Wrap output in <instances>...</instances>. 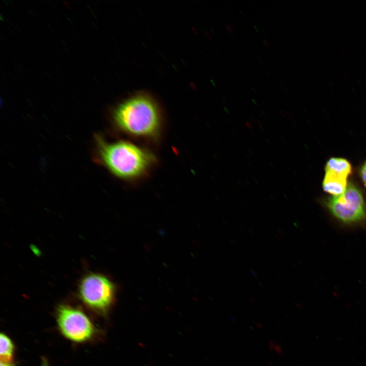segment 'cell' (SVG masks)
<instances>
[{
    "label": "cell",
    "instance_id": "11",
    "mask_svg": "<svg viewBox=\"0 0 366 366\" xmlns=\"http://www.w3.org/2000/svg\"><path fill=\"white\" fill-rule=\"evenodd\" d=\"M226 27L230 33H233L232 27L231 25H230L229 24H227Z\"/></svg>",
    "mask_w": 366,
    "mask_h": 366
},
{
    "label": "cell",
    "instance_id": "7",
    "mask_svg": "<svg viewBox=\"0 0 366 366\" xmlns=\"http://www.w3.org/2000/svg\"><path fill=\"white\" fill-rule=\"evenodd\" d=\"M325 172H331L348 178L352 172V167L347 160L333 157L330 158L326 162Z\"/></svg>",
    "mask_w": 366,
    "mask_h": 366
},
{
    "label": "cell",
    "instance_id": "8",
    "mask_svg": "<svg viewBox=\"0 0 366 366\" xmlns=\"http://www.w3.org/2000/svg\"><path fill=\"white\" fill-rule=\"evenodd\" d=\"M1 360L10 362L13 357L14 345L11 339L5 334L0 336Z\"/></svg>",
    "mask_w": 366,
    "mask_h": 366
},
{
    "label": "cell",
    "instance_id": "10",
    "mask_svg": "<svg viewBox=\"0 0 366 366\" xmlns=\"http://www.w3.org/2000/svg\"><path fill=\"white\" fill-rule=\"evenodd\" d=\"M0 366H13V365L10 363V362H7V361L1 360Z\"/></svg>",
    "mask_w": 366,
    "mask_h": 366
},
{
    "label": "cell",
    "instance_id": "3",
    "mask_svg": "<svg viewBox=\"0 0 366 366\" xmlns=\"http://www.w3.org/2000/svg\"><path fill=\"white\" fill-rule=\"evenodd\" d=\"M115 293L114 284L106 276L96 273L85 275L78 286V294L89 308L105 313L112 304Z\"/></svg>",
    "mask_w": 366,
    "mask_h": 366
},
{
    "label": "cell",
    "instance_id": "5",
    "mask_svg": "<svg viewBox=\"0 0 366 366\" xmlns=\"http://www.w3.org/2000/svg\"><path fill=\"white\" fill-rule=\"evenodd\" d=\"M56 319L62 334L72 341L84 342L91 339L95 333V327L91 320L77 308L59 306L57 309Z\"/></svg>",
    "mask_w": 366,
    "mask_h": 366
},
{
    "label": "cell",
    "instance_id": "2",
    "mask_svg": "<svg viewBox=\"0 0 366 366\" xmlns=\"http://www.w3.org/2000/svg\"><path fill=\"white\" fill-rule=\"evenodd\" d=\"M96 138L101 163L123 180L134 181L143 177L157 163L152 152L130 141L120 140L110 142L99 136Z\"/></svg>",
    "mask_w": 366,
    "mask_h": 366
},
{
    "label": "cell",
    "instance_id": "6",
    "mask_svg": "<svg viewBox=\"0 0 366 366\" xmlns=\"http://www.w3.org/2000/svg\"><path fill=\"white\" fill-rule=\"evenodd\" d=\"M347 186V178L325 172L322 182V187L325 192L333 196H339L345 191Z\"/></svg>",
    "mask_w": 366,
    "mask_h": 366
},
{
    "label": "cell",
    "instance_id": "4",
    "mask_svg": "<svg viewBox=\"0 0 366 366\" xmlns=\"http://www.w3.org/2000/svg\"><path fill=\"white\" fill-rule=\"evenodd\" d=\"M326 206L337 219L347 224L359 223L366 216V205L363 195L353 184H348L342 194L327 199Z\"/></svg>",
    "mask_w": 366,
    "mask_h": 366
},
{
    "label": "cell",
    "instance_id": "12",
    "mask_svg": "<svg viewBox=\"0 0 366 366\" xmlns=\"http://www.w3.org/2000/svg\"><path fill=\"white\" fill-rule=\"evenodd\" d=\"M263 42L266 47H268L269 46V42L266 40L264 39Z\"/></svg>",
    "mask_w": 366,
    "mask_h": 366
},
{
    "label": "cell",
    "instance_id": "9",
    "mask_svg": "<svg viewBox=\"0 0 366 366\" xmlns=\"http://www.w3.org/2000/svg\"><path fill=\"white\" fill-rule=\"evenodd\" d=\"M359 174L363 185L366 188V160L361 165L359 169Z\"/></svg>",
    "mask_w": 366,
    "mask_h": 366
},
{
    "label": "cell",
    "instance_id": "1",
    "mask_svg": "<svg viewBox=\"0 0 366 366\" xmlns=\"http://www.w3.org/2000/svg\"><path fill=\"white\" fill-rule=\"evenodd\" d=\"M112 119L119 131L131 137L156 141L161 135V111L146 95H137L120 103L113 110Z\"/></svg>",
    "mask_w": 366,
    "mask_h": 366
},
{
    "label": "cell",
    "instance_id": "13",
    "mask_svg": "<svg viewBox=\"0 0 366 366\" xmlns=\"http://www.w3.org/2000/svg\"><path fill=\"white\" fill-rule=\"evenodd\" d=\"M41 366H49L47 361L45 360V359H44L43 360Z\"/></svg>",
    "mask_w": 366,
    "mask_h": 366
}]
</instances>
